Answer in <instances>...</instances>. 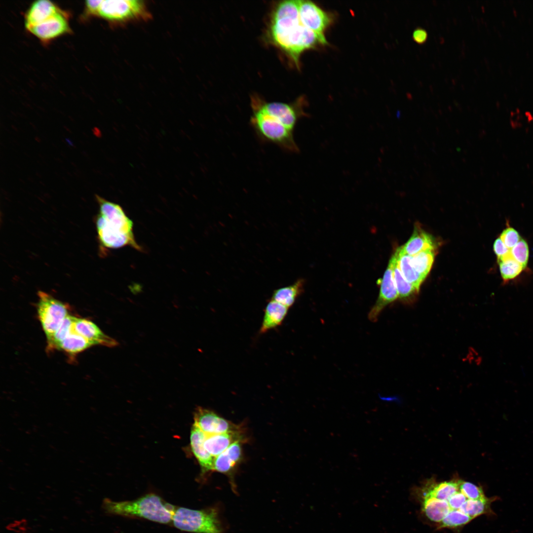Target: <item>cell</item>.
Returning <instances> with one entry per match:
<instances>
[{
	"label": "cell",
	"mask_w": 533,
	"mask_h": 533,
	"mask_svg": "<svg viewBox=\"0 0 533 533\" xmlns=\"http://www.w3.org/2000/svg\"><path fill=\"white\" fill-rule=\"evenodd\" d=\"M493 249L497 259L510 252V250L506 246L500 237H498L495 240L494 243Z\"/></svg>",
	"instance_id": "cell-30"
},
{
	"label": "cell",
	"mask_w": 533,
	"mask_h": 533,
	"mask_svg": "<svg viewBox=\"0 0 533 533\" xmlns=\"http://www.w3.org/2000/svg\"><path fill=\"white\" fill-rule=\"evenodd\" d=\"M395 258L396 255L394 253L389 260L382 279L380 283L379 297L368 313V318L372 322H376L385 306L398 298L393 277V266Z\"/></svg>",
	"instance_id": "cell-9"
},
{
	"label": "cell",
	"mask_w": 533,
	"mask_h": 533,
	"mask_svg": "<svg viewBox=\"0 0 533 533\" xmlns=\"http://www.w3.org/2000/svg\"><path fill=\"white\" fill-rule=\"evenodd\" d=\"M37 310L47 340H50L69 314L67 305L42 291L38 292Z\"/></svg>",
	"instance_id": "cell-8"
},
{
	"label": "cell",
	"mask_w": 533,
	"mask_h": 533,
	"mask_svg": "<svg viewBox=\"0 0 533 533\" xmlns=\"http://www.w3.org/2000/svg\"><path fill=\"white\" fill-rule=\"evenodd\" d=\"M96 198L99 206L96 226L102 246L107 249L129 246L143 251L135 238L133 223L122 207L98 195Z\"/></svg>",
	"instance_id": "cell-3"
},
{
	"label": "cell",
	"mask_w": 533,
	"mask_h": 533,
	"mask_svg": "<svg viewBox=\"0 0 533 533\" xmlns=\"http://www.w3.org/2000/svg\"><path fill=\"white\" fill-rule=\"evenodd\" d=\"M269 35L272 42L297 65L305 50L328 43L324 35L313 32L301 23L299 0H284L277 5L270 21Z\"/></svg>",
	"instance_id": "cell-2"
},
{
	"label": "cell",
	"mask_w": 533,
	"mask_h": 533,
	"mask_svg": "<svg viewBox=\"0 0 533 533\" xmlns=\"http://www.w3.org/2000/svg\"><path fill=\"white\" fill-rule=\"evenodd\" d=\"M395 253L396 258L393 266V277L398 294V298L402 300H406L418 293L419 291L403 277L398 266L396 251Z\"/></svg>",
	"instance_id": "cell-25"
},
{
	"label": "cell",
	"mask_w": 533,
	"mask_h": 533,
	"mask_svg": "<svg viewBox=\"0 0 533 533\" xmlns=\"http://www.w3.org/2000/svg\"><path fill=\"white\" fill-rule=\"evenodd\" d=\"M253 108L250 124L261 140L275 144L290 152H299L294 140L293 131L261 109L255 106Z\"/></svg>",
	"instance_id": "cell-5"
},
{
	"label": "cell",
	"mask_w": 533,
	"mask_h": 533,
	"mask_svg": "<svg viewBox=\"0 0 533 533\" xmlns=\"http://www.w3.org/2000/svg\"><path fill=\"white\" fill-rule=\"evenodd\" d=\"M435 244L431 236L423 230L416 228L407 243L401 247L405 254L413 256L422 251L434 250Z\"/></svg>",
	"instance_id": "cell-20"
},
{
	"label": "cell",
	"mask_w": 533,
	"mask_h": 533,
	"mask_svg": "<svg viewBox=\"0 0 533 533\" xmlns=\"http://www.w3.org/2000/svg\"><path fill=\"white\" fill-rule=\"evenodd\" d=\"M74 329L93 345H101L113 347L118 344L115 340L104 334L95 323L86 319L75 317Z\"/></svg>",
	"instance_id": "cell-14"
},
{
	"label": "cell",
	"mask_w": 533,
	"mask_h": 533,
	"mask_svg": "<svg viewBox=\"0 0 533 533\" xmlns=\"http://www.w3.org/2000/svg\"><path fill=\"white\" fill-rule=\"evenodd\" d=\"M500 274L504 283L519 276L524 270L522 266L513 258L510 252L497 259Z\"/></svg>",
	"instance_id": "cell-24"
},
{
	"label": "cell",
	"mask_w": 533,
	"mask_h": 533,
	"mask_svg": "<svg viewBox=\"0 0 533 533\" xmlns=\"http://www.w3.org/2000/svg\"><path fill=\"white\" fill-rule=\"evenodd\" d=\"M75 318V316L69 315L63 320L51 338L47 341L48 349H57L59 343L72 330Z\"/></svg>",
	"instance_id": "cell-27"
},
{
	"label": "cell",
	"mask_w": 533,
	"mask_h": 533,
	"mask_svg": "<svg viewBox=\"0 0 533 533\" xmlns=\"http://www.w3.org/2000/svg\"><path fill=\"white\" fill-rule=\"evenodd\" d=\"M499 237L506 246L511 250L521 239L518 232L514 228L508 227L501 233Z\"/></svg>",
	"instance_id": "cell-29"
},
{
	"label": "cell",
	"mask_w": 533,
	"mask_h": 533,
	"mask_svg": "<svg viewBox=\"0 0 533 533\" xmlns=\"http://www.w3.org/2000/svg\"><path fill=\"white\" fill-rule=\"evenodd\" d=\"M288 310L289 307L286 306L273 300H269L264 309L259 333L264 334L279 327L286 318Z\"/></svg>",
	"instance_id": "cell-16"
},
{
	"label": "cell",
	"mask_w": 533,
	"mask_h": 533,
	"mask_svg": "<svg viewBox=\"0 0 533 533\" xmlns=\"http://www.w3.org/2000/svg\"><path fill=\"white\" fill-rule=\"evenodd\" d=\"M459 481L429 484L418 493L421 513L437 529H459L480 516L495 514L491 504L498 497L474 499Z\"/></svg>",
	"instance_id": "cell-1"
},
{
	"label": "cell",
	"mask_w": 533,
	"mask_h": 533,
	"mask_svg": "<svg viewBox=\"0 0 533 533\" xmlns=\"http://www.w3.org/2000/svg\"><path fill=\"white\" fill-rule=\"evenodd\" d=\"M61 10L54 3L48 0L34 1L28 9L25 17V24L27 29L50 18Z\"/></svg>",
	"instance_id": "cell-17"
},
{
	"label": "cell",
	"mask_w": 533,
	"mask_h": 533,
	"mask_svg": "<svg viewBox=\"0 0 533 533\" xmlns=\"http://www.w3.org/2000/svg\"><path fill=\"white\" fill-rule=\"evenodd\" d=\"M207 435L194 424L190 431V443L192 452L201 467L203 472L213 471L214 458L204 446Z\"/></svg>",
	"instance_id": "cell-15"
},
{
	"label": "cell",
	"mask_w": 533,
	"mask_h": 533,
	"mask_svg": "<svg viewBox=\"0 0 533 533\" xmlns=\"http://www.w3.org/2000/svg\"><path fill=\"white\" fill-rule=\"evenodd\" d=\"M299 17L303 26L322 35L331 20L326 12L309 0H299Z\"/></svg>",
	"instance_id": "cell-12"
},
{
	"label": "cell",
	"mask_w": 533,
	"mask_h": 533,
	"mask_svg": "<svg viewBox=\"0 0 533 533\" xmlns=\"http://www.w3.org/2000/svg\"><path fill=\"white\" fill-rule=\"evenodd\" d=\"M304 285V280L300 279L292 285L275 289L270 299L289 308L303 292Z\"/></svg>",
	"instance_id": "cell-22"
},
{
	"label": "cell",
	"mask_w": 533,
	"mask_h": 533,
	"mask_svg": "<svg viewBox=\"0 0 533 533\" xmlns=\"http://www.w3.org/2000/svg\"><path fill=\"white\" fill-rule=\"evenodd\" d=\"M93 345L91 343L75 332L73 324L72 330L59 343L57 349L62 350L71 356H74Z\"/></svg>",
	"instance_id": "cell-23"
},
{
	"label": "cell",
	"mask_w": 533,
	"mask_h": 533,
	"mask_svg": "<svg viewBox=\"0 0 533 533\" xmlns=\"http://www.w3.org/2000/svg\"><path fill=\"white\" fill-rule=\"evenodd\" d=\"M242 440L240 431L237 430L207 435L204 446L207 452L215 457L226 450L232 444Z\"/></svg>",
	"instance_id": "cell-19"
},
{
	"label": "cell",
	"mask_w": 533,
	"mask_h": 533,
	"mask_svg": "<svg viewBox=\"0 0 533 533\" xmlns=\"http://www.w3.org/2000/svg\"><path fill=\"white\" fill-rule=\"evenodd\" d=\"M102 0H86L85 1L86 13L88 15H98Z\"/></svg>",
	"instance_id": "cell-31"
},
{
	"label": "cell",
	"mask_w": 533,
	"mask_h": 533,
	"mask_svg": "<svg viewBox=\"0 0 533 533\" xmlns=\"http://www.w3.org/2000/svg\"><path fill=\"white\" fill-rule=\"evenodd\" d=\"M397 263L399 269L409 283L413 285L418 291L425 278L418 272L411 264L412 256L404 253L401 247L396 251Z\"/></svg>",
	"instance_id": "cell-21"
},
{
	"label": "cell",
	"mask_w": 533,
	"mask_h": 533,
	"mask_svg": "<svg viewBox=\"0 0 533 533\" xmlns=\"http://www.w3.org/2000/svg\"><path fill=\"white\" fill-rule=\"evenodd\" d=\"M113 22L147 20L151 15L142 0H102L98 15Z\"/></svg>",
	"instance_id": "cell-7"
},
{
	"label": "cell",
	"mask_w": 533,
	"mask_h": 533,
	"mask_svg": "<svg viewBox=\"0 0 533 533\" xmlns=\"http://www.w3.org/2000/svg\"><path fill=\"white\" fill-rule=\"evenodd\" d=\"M412 37L415 41L419 44H423L427 40V33L422 28L418 27L413 32Z\"/></svg>",
	"instance_id": "cell-32"
},
{
	"label": "cell",
	"mask_w": 533,
	"mask_h": 533,
	"mask_svg": "<svg viewBox=\"0 0 533 533\" xmlns=\"http://www.w3.org/2000/svg\"><path fill=\"white\" fill-rule=\"evenodd\" d=\"M510 253L514 259L522 266L524 269H526L529 257V249L527 241L521 238L510 250Z\"/></svg>",
	"instance_id": "cell-28"
},
{
	"label": "cell",
	"mask_w": 533,
	"mask_h": 533,
	"mask_svg": "<svg viewBox=\"0 0 533 533\" xmlns=\"http://www.w3.org/2000/svg\"><path fill=\"white\" fill-rule=\"evenodd\" d=\"M43 41H48L70 31L67 15L61 10L46 20L27 29Z\"/></svg>",
	"instance_id": "cell-13"
},
{
	"label": "cell",
	"mask_w": 533,
	"mask_h": 533,
	"mask_svg": "<svg viewBox=\"0 0 533 533\" xmlns=\"http://www.w3.org/2000/svg\"><path fill=\"white\" fill-rule=\"evenodd\" d=\"M255 103H253V106L261 109L292 131H294L299 119L306 115L300 105H291L278 102L261 104Z\"/></svg>",
	"instance_id": "cell-10"
},
{
	"label": "cell",
	"mask_w": 533,
	"mask_h": 533,
	"mask_svg": "<svg viewBox=\"0 0 533 533\" xmlns=\"http://www.w3.org/2000/svg\"><path fill=\"white\" fill-rule=\"evenodd\" d=\"M242 441L232 444L226 450L214 458L213 470L229 474L242 458Z\"/></svg>",
	"instance_id": "cell-18"
},
{
	"label": "cell",
	"mask_w": 533,
	"mask_h": 533,
	"mask_svg": "<svg viewBox=\"0 0 533 533\" xmlns=\"http://www.w3.org/2000/svg\"><path fill=\"white\" fill-rule=\"evenodd\" d=\"M102 508L107 514L167 524L172 522L177 507L165 501L159 495L151 493L130 501H114L105 498Z\"/></svg>",
	"instance_id": "cell-4"
},
{
	"label": "cell",
	"mask_w": 533,
	"mask_h": 533,
	"mask_svg": "<svg viewBox=\"0 0 533 533\" xmlns=\"http://www.w3.org/2000/svg\"><path fill=\"white\" fill-rule=\"evenodd\" d=\"M206 435L239 430L232 422L209 410L198 408L194 415V423Z\"/></svg>",
	"instance_id": "cell-11"
},
{
	"label": "cell",
	"mask_w": 533,
	"mask_h": 533,
	"mask_svg": "<svg viewBox=\"0 0 533 533\" xmlns=\"http://www.w3.org/2000/svg\"><path fill=\"white\" fill-rule=\"evenodd\" d=\"M172 523L183 531L194 533H223L219 508L212 506L201 510L177 507Z\"/></svg>",
	"instance_id": "cell-6"
},
{
	"label": "cell",
	"mask_w": 533,
	"mask_h": 533,
	"mask_svg": "<svg viewBox=\"0 0 533 533\" xmlns=\"http://www.w3.org/2000/svg\"><path fill=\"white\" fill-rule=\"evenodd\" d=\"M434 259V250H427L412 256L411 264L416 271L425 278L431 269Z\"/></svg>",
	"instance_id": "cell-26"
}]
</instances>
